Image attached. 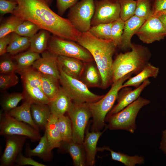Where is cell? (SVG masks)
I'll return each mask as SVG.
<instances>
[{
	"mask_svg": "<svg viewBox=\"0 0 166 166\" xmlns=\"http://www.w3.org/2000/svg\"><path fill=\"white\" fill-rule=\"evenodd\" d=\"M17 6L12 14L23 21H29L52 35L77 42L81 32L68 18L53 11L42 0H17Z\"/></svg>",
	"mask_w": 166,
	"mask_h": 166,
	"instance_id": "1",
	"label": "cell"
},
{
	"mask_svg": "<svg viewBox=\"0 0 166 166\" xmlns=\"http://www.w3.org/2000/svg\"><path fill=\"white\" fill-rule=\"evenodd\" d=\"M77 42L92 56L101 75V88L106 89L112 85L113 57L117 47L113 41L98 38L88 31L81 33Z\"/></svg>",
	"mask_w": 166,
	"mask_h": 166,
	"instance_id": "2",
	"label": "cell"
},
{
	"mask_svg": "<svg viewBox=\"0 0 166 166\" xmlns=\"http://www.w3.org/2000/svg\"><path fill=\"white\" fill-rule=\"evenodd\" d=\"M150 57L146 48L132 44L130 51L120 53L113 60V83L128 74L138 73L149 63Z\"/></svg>",
	"mask_w": 166,
	"mask_h": 166,
	"instance_id": "3",
	"label": "cell"
},
{
	"mask_svg": "<svg viewBox=\"0 0 166 166\" xmlns=\"http://www.w3.org/2000/svg\"><path fill=\"white\" fill-rule=\"evenodd\" d=\"M132 74H128L113 83L108 92L98 101L86 103L93 117L92 131H100L105 127L106 116L113 106L123 84Z\"/></svg>",
	"mask_w": 166,
	"mask_h": 166,
	"instance_id": "4",
	"label": "cell"
},
{
	"mask_svg": "<svg viewBox=\"0 0 166 166\" xmlns=\"http://www.w3.org/2000/svg\"><path fill=\"white\" fill-rule=\"evenodd\" d=\"M150 103L149 100L140 97L136 100L116 113L106 116L110 130H123L131 133L136 128V120L140 109Z\"/></svg>",
	"mask_w": 166,
	"mask_h": 166,
	"instance_id": "5",
	"label": "cell"
},
{
	"mask_svg": "<svg viewBox=\"0 0 166 166\" xmlns=\"http://www.w3.org/2000/svg\"><path fill=\"white\" fill-rule=\"evenodd\" d=\"M75 42L51 35L47 49L57 56L75 58L85 62L94 61L88 51Z\"/></svg>",
	"mask_w": 166,
	"mask_h": 166,
	"instance_id": "6",
	"label": "cell"
},
{
	"mask_svg": "<svg viewBox=\"0 0 166 166\" xmlns=\"http://www.w3.org/2000/svg\"><path fill=\"white\" fill-rule=\"evenodd\" d=\"M59 82L65 91L74 102L82 103L97 101L104 95H100L91 92L80 80L73 77L59 68Z\"/></svg>",
	"mask_w": 166,
	"mask_h": 166,
	"instance_id": "7",
	"label": "cell"
},
{
	"mask_svg": "<svg viewBox=\"0 0 166 166\" xmlns=\"http://www.w3.org/2000/svg\"><path fill=\"white\" fill-rule=\"evenodd\" d=\"M68 19L81 33L89 31L94 11V0H81L69 9Z\"/></svg>",
	"mask_w": 166,
	"mask_h": 166,
	"instance_id": "8",
	"label": "cell"
},
{
	"mask_svg": "<svg viewBox=\"0 0 166 166\" xmlns=\"http://www.w3.org/2000/svg\"><path fill=\"white\" fill-rule=\"evenodd\" d=\"M0 135L24 136L33 142L39 141L41 137L39 131L4 112L0 116Z\"/></svg>",
	"mask_w": 166,
	"mask_h": 166,
	"instance_id": "9",
	"label": "cell"
},
{
	"mask_svg": "<svg viewBox=\"0 0 166 166\" xmlns=\"http://www.w3.org/2000/svg\"><path fill=\"white\" fill-rule=\"evenodd\" d=\"M67 113L72 125V140L82 144L86 128L89 119L92 117L91 112L86 103L73 101Z\"/></svg>",
	"mask_w": 166,
	"mask_h": 166,
	"instance_id": "10",
	"label": "cell"
},
{
	"mask_svg": "<svg viewBox=\"0 0 166 166\" xmlns=\"http://www.w3.org/2000/svg\"><path fill=\"white\" fill-rule=\"evenodd\" d=\"M118 0H94V11L91 26L112 23L120 18Z\"/></svg>",
	"mask_w": 166,
	"mask_h": 166,
	"instance_id": "11",
	"label": "cell"
},
{
	"mask_svg": "<svg viewBox=\"0 0 166 166\" xmlns=\"http://www.w3.org/2000/svg\"><path fill=\"white\" fill-rule=\"evenodd\" d=\"M136 34L143 43L148 44L163 39L166 36V31L158 18L152 15L145 21Z\"/></svg>",
	"mask_w": 166,
	"mask_h": 166,
	"instance_id": "12",
	"label": "cell"
},
{
	"mask_svg": "<svg viewBox=\"0 0 166 166\" xmlns=\"http://www.w3.org/2000/svg\"><path fill=\"white\" fill-rule=\"evenodd\" d=\"M4 136L5 147L0 158V166H13L15 165L18 156L22 152L27 138L24 136L15 135Z\"/></svg>",
	"mask_w": 166,
	"mask_h": 166,
	"instance_id": "13",
	"label": "cell"
},
{
	"mask_svg": "<svg viewBox=\"0 0 166 166\" xmlns=\"http://www.w3.org/2000/svg\"><path fill=\"white\" fill-rule=\"evenodd\" d=\"M32 66L41 73L53 76L59 79L60 72L57 62L58 56L47 49L41 53Z\"/></svg>",
	"mask_w": 166,
	"mask_h": 166,
	"instance_id": "14",
	"label": "cell"
},
{
	"mask_svg": "<svg viewBox=\"0 0 166 166\" xmlns=\"http://www.w3.org/2000/svg\"><path fill=\"white\" fill-rule=\"evenodd\" d=\"M150 84V81L148 79L134 90H128L126 87L123 88V90L121 92L120 91L118 93L117 100V104L113 106L107 116L118 113L135 101L140 97L143 90Z\"/></svg>",
	"mask_w": 166,
	"mask_h": 166,
	"instance_id": "15",
	"label": "cell"
},
{
	"mask_svg": "<svg viewBox=\"0 0 166 166\" xmlns=\"http://www.w3.org/2000/svg\"><path fill=\"white\" fill-rule=\"evenodd\" d=\"M146 20L134 15L125 21L121 43L120 48L122 49H131V39Z\"/></svg>",
	"mask_w": 166,
	"mask_h": 166,
	"instance_id": "16",
	"label": "cell"
},
{
	"mask_svg": "<svg viewBox=\"0 0 166 166\" xmlns=\"http://www.w3.org/2000/svg\"><path fill=\"white\" fill-rule=\"evenodd\" d=\"M59 68L73 77L80 79L83 71L85 62L73 57L58 56Z\"/></svg>",
	"mask_w": 166,
	"mask_h": 166,
	"instance_id": "17",
	"label": "cell"
},
{
	"mask_svg": "<svg viewBox=\"0 0 166 166\" xmlns=\"http://www.w3.org/2000/svg\"><path fill=\"white\" fill-rule=\"evenodd\" d=\"M103 132L101 131H92L89 132L86 130L82 144L85 153L86 165L92 166L94 165L97 151V144Z\"/></svg>",
	"mask_w": 166,
	"mask_h": 166,
	"instance_id": "18",
	"label": "cell"
},
{
	"mask_svg": "<svg viewBox=\"0 0 166 166\" xmlns=\"http://www.w3.org/2000/svg\"><path fill=\"white\" fill-rule=\"evenodd\" d=\"M72 103L71 98L60 86L57 95L48 105L51 114L58 118L67 113Z\"/></svg>",
	"mask_w": 166,
	"mask_h": 166,
	"instance_id": "19",
	"label": "cell"
},
{
	"mask_svg": "<svg viewBox=\"0 0 166 166\" xmlns=\"http://www.w3.org/2000/svg\"><path fill=\"white\" fill-rule=\"evenodd\" d=\"M94 61L85 62V67L79 80L89 88H101L102 78L100 72Z\"/></svg>",
	"mask_w": 166,
	"mask_h": 166,
	"instance_id": "20",
	"label": "cell"
},
{
	"mask_svg": "<svg viewBox=\"0 0 166 166\" xmlns=\"http://www.w3.org/2000/svg\"><path fill=\"white\" fill-rule=\"evenodd\" d=\"M59 148L70 154L74 166L86 165L85 153L82 144L72 140L69 142L62 141Z\"/></svg>",
	"mask_w": 166,
	"mask_h": 166,
	"instance_id": "21",
	"label": "cell"
},
{
	"mask_svg": "<svg viewBox=\"0 0 166 166\" xmlns=\"http://www.w3.org/2000/svg\"><path fill=\"white\" fill-rule=\"evenodd\" d=\"M159 72V68L148 63L140 73L135 76L130 77L124 82L122 88L128 86L137 88L149 77L156 78Z\"/></svg>",
	"mask_w": 166,
	"mask_h": 166,
	"instance_id": "22",
	"label": "cell"
},
{
	"mask_svg": "<svg viewBox=\"0 0 166 166\" xmlns=\"http://www.w3.org/2000/svg\"><path fill=\"white\" fill-rule=\"evenodd\" d=\"M45 133L52 150L60 147L62 140L58 128V118L52 114L45 126Z\"/></svg>",
	"mask_w": 166,
	"mask_h": 166,
	"instance_id": "23",
	"label": "cell"
},
{
	"mask_svg": "<svg viewBox=\"0 0 166 166\" xmlns=\"http://www.w3.org/2000/svg\"><path fill=\"white\" fill-rule=\"evenodd\" d=\"M45 133L41 136L38 144L33 149L30 148L29 144H26V153L28 156H37L46 162L52 159L53 154Z\"/></svg>",
	"mask_w": 166,
	"mask_h": 166,
	"instance_id": "24",
	"label": "cell"
},
{
	"mask_svg": "<svg viewBox=\"0 0 166 166\" xmlns=\"http://www.w3.org/2000/svg\"><path fill=\"white\" fill-rule=\"evenodd\" d=\"M31 111L33 120L39 129L45 130V126L51 114L48 104L32 103Z\"/></svg>",
	"mask_w": 166,
	"mask_h": 166,
	"instance_id": "25",
	"label": "cell"
},
{
	"mask_svg": "<svg viewBox=\"0 0 166 166\" xmlns=\"http://www.w3.org/2000/svg\"><path fill=\"white\" fill-rule=\"evenodd\" d=\"M31 104L30 101L24 100L21 105L16 107L7 113L18 121L27 124L39 131V129L34 123L32 118L31 111Z\"/></svg>",
	"mask_w": 166,
	"mask_h": 166,
	"instance_id": "26",
	"label": "cell"
},
{
	"mask_svg": "<svg viewBox=\"0 0 166 166\" xmlns=\"http://www.w3.org/2000/svg\"><path fill=\"white\" fill-rule=\"evenodd\" d=\"M41 88L46 97L50 101L57 96L60 86L59 80L55 77L41 73Z\"/></svg>",
	"mask_w": 166,
	"mask_h": 166,
	"instance_id": "27",
	"label": "cell"
},
{
	"mask_svg": "<svg viewBox=\"0 0 166 166\" xmlns=\"http://www.w3.org/2000/svg\"><path fill=\"white\" fill-rule=\"evenodd\" d=\"M107 150L110 152L112 160L121 162L126 166H134L136 164L144 163V158L137 155L130 156L123 153L115 152L107 146L97 148V151Z\"/></svg>",
	"mask_w": 166,
	"mask_h": 166,
	"instance_id": "28",
	"label": "cell"
},
{
	"mask_svg": "<svg viewBox=\"0 0 166 166\" xmlns=\"http://www.w3.org/2000/svg\"><path fill=\"white\" fill-rule=\"evenodd\" d=\"M51 33L46 30L41 29L30 38L29 49L32 51L41 53L47 49L48 42Z\"/></svg>",
	"mask_w": 166,
	"mask_h": 166,
	"instance_id": "29",
	"label": "cell"
},
{
	"mask_svg": "<svg viewBox=\"0 0 166 166\" xmlns=\"http://www.w3.org/2000/svg\"><path fill=\"white\" fill-rule=\"evenodd\" d=\"M16 72L20 75L23 85L41 88V73L32 66Z\"/></svg>",
	"mask_w": 166,
	"mask_h": 166,
	"instance_id": "30",
	"label": "cell"
},
{
	"mask_svg": "<svg viewBox=\"0 0 166 166\" xmlns=\"http://www.w3.org/2000/svg\"><path fill=\"white\" fill-rule=\"evenodd\" d=\"M23 85V93L24 100L30 102L32 104H42L49 105L50 101L45 96L41 88Z\"/></svg>",
	"mask_w": 166,
	"mask_h": 166,
	"instance_id": "31",
	"label": "cell"
},
{
	"mask_svg": "<svg viewBox=\"0 0 166 166\" xmlns=\"http://www.w3.org/2000/svg\"><path fill=\"white\" fill-rule=\"evenodd\" d=\"M41 57L40 54L29 49L23 53L13 55L12 58L17 67L16 71L32 66L34 62Z\"/></svg>",
	"mask_w": 166,
	"mask_h": 166,
	"instance_id": "32",
	"label": "cell"
},
{
	"mask_svg": "<svg viewBox=\"0 0 166 166\" xmlns=\"http://www.w3.org/2000/svg\"><path fill=\"white\" fill-rule=\"evenodd\" d=\"M24 99L23 93H15L5 95L1 100L2 109L4 112H8L17 107L19 102Z\"/></svg>",
	"mask_w": 166,
	"mask_h": 166,
	"instance_id": "33",
	"label": "cell"
},
{
	"mask_svg": "<svg viewBox=\"0 0 166 166\" xmlns=\"http://www.w3.org/2000/svg\"><path fill=\"white\" fill-rule=\"evenodd\" d=\"M58 124L62 141L69 142L72 141V127L69 116L64 115L58 118Z\"/></svg>",
	"mask_w": 166,
	"mask_h": 166,
	"instance_id": "34",
	"label": "cell"
},
{
	"mask_svg": "<svg viewBox=\"0 0 166 166\" xmlns=\"http://www.w3.org/2000/svg\"><path fill=\"white\" fill-rule=\"evenodd\" d=\"M23 21L14 15L9 17L0 25V38L14 33L18 26Z\"/></svg>",
	"mask_w": 166,
	"mask_h": 166,
	"instance_id": "35",
	"label": "cell"
},
{
	"mask_svg": "<svg viewBox=\"0 0 166 166\" xmlns=\"http://www.w3.org/2000/svg\"><path fill=\"white\" fill-rule=\"evenodd\" d=\"M118 0L120 7V18L125 21L134 15L136 0Z\"/></svg>",
	"mask_w": 166,
	"mask_h": 166,
	"instance_id": "36",
	"label": "cell"
},
{
	"mask_svg": "<svg viewBox=\"0 0 166 166\" xmlns=\"http://www.w3.org/2000/svg\"><path fill=\"white\" fill-rule=\"evenodd\" d=\"M112 23L91 26L89 32L93 36L101 39L111 40Z\"/></svg>",
	"mask_w": 166,
	"mask_h": 166,
	"instance_id": "37",
	"label": "cell"
},
{
	"mask_svg": "<svg viewBox=\"0 0 166 166\" xmlns=\"http://www.w3.org/2000/svg\"><path fill=\"white\" fill-rule=\"evenodd\" d=\"M125 21L119 18L112 22L111 40L117 47L120 48Z\"/></svg>",
	"mask_w": 166,
	"mask_h": 166,
	"instance_id": "38",
	"label": "cell"
},
{
	"mask_svg": "<svg viewBox=\"0 0 166 166\" xmlns=\"http://www.w3.org/2000/svg\"><path fill=\"white\" fill-rule=\"evenodd\" d=\"M134 15L147 19L152 14V0H137Z\"/></svg>",
	"mask_w": 166,
	"mask_h": 166,
	"instance_id": "39",
	"label": "cell"
},
{
	"mask_svg": "<svg viewBox=\"0 0 166 166\" xmlns=\"http://www.w3.org/2000/svg\"><path fill=\"white\" fill-rule=\"evenodd\" d=\"M39 27L33 22L24 21L18 27L14 33L23 36L31 37L40 30Z\"/></svg>",
	"mask_w": 166,
	"mask_h": 166,
	"instance_id": "40",
	"label": "cell"
},
{
	"mask_svg": "<svg viewBox=\"0 0 166 166\" xmlns=\"http://www.w3.org/2000/svg\"><path fill=\"white\" fill-rule=\"evenodd\" d=\"M15 72L1 74L0 75V90L2 92L13 86L19 82L18 77Z\"/></svg>",
	"mask_w": 166,
	"mask_h": 166,
	"instance_id": "41",
	"label": "cell"
},
{
	"mask_svg": "<svg viewBox=\"0 0 166 166\" xmlns=\"http://www.w3.org/2000/svg\"><path fill=\"white\" fill-rule=\"evenodd\" d=\"M17 69L16 64L12 57L5 56L3 57L0 62V74L15 72Z\"/></svg>",
	"mask_w": 166,
	"mask_h": 166,
	"instance_id": "42",
	"label": "cell"
},
{
	"mask_svg": "<svg viewBox=\"0 0 166 166\" xmlns=\"http://www.w3.org/2000/svg\"><path fill=\"white\" fill-rule=\"evenodd\" d=\"M19 35L15 33H12L11 41L8 45L7 53L14 55L22 52L19 40Z\"/></svg>",
	"mask_w": 166,
	"mask_h": 166,
	"instance_id": "43",
	"label": "cell"
},
{
	"mask_svg": "<svg viewBox=\"0 0 166 166\" xmlns=\"http://www.w3.org/2000/svg\"><path fill=\"white\" fill-rule=\"evenodd\" d=\"M18 3L16 1L9 0H0V13L3 15L8 13L12 14L16 8Z\"/></svg>",
	"mask_w": 166,
	"mask_h": 166,
	"instance_id": "44",
	"label": "cell"
},
{
	"mask_svg": "<svg viewBox=\"0 0 166 166\" xmlns=\"http://www.w3.org/2000/svg\"><path fill=\"white\" fill-rule=\"evenodd\" d=\"M15 164L17 166H23L30 165L33 166H46V165L34 160L31 157H27L24 156L22 152L18 156L16 161Z\"/></svg>",
	"mask_w": 166,
	"mask_h": 166,
	"instance_id": "45",
	"label": "cell"
},
{
	"mask_svg": "<svg viewBox=\"0 0 166 166\" xmlns=\"http://www.w3.org/2000/svg\"><path fill=\"white\" fill-rule=\"evenodd\" d=\"M78 0H56L58 14L63 15L66 10L75 5Z\"/></svg>",
	"mask_w": 166,
	"mask_h": 166,
	"instance_id": "46",
	"label": "cell"
},
{
	"mask_svg": "<svg viewBox=\"0 0 166 166\" xmlns=\"http://www.w3.org/2000/svg\"><path fill=\"white\" fill-rule=\"evenodd\" d=\"M152 15L166 10V0H152Z\"/></svg>",
	"mask_w": 166,
	"mask_h": 166,
	"instance_id": "47",
	"label": "cell"
},
{
	"mask_svg": "<svg viewBox=\"0 0 166 166\" xmlns=\"http://www.w3.org/2000/svg\"><path fill=\"white\" fill-rule=\"evenodd\" d=\"M12 33L0 38V55L2 56L7 53V47L11 38Z\"/></svg>",
	"mask_w": 166,
	"mask_h": 166,
	"instance_id": "48",
	"label": "cell"
},
{
	"mask_svg": "<svg viewBox=\"0 0 166 166\" xmlns=\"http://www.w3.org/2000/svg\"><path fill=\"white\" fill-rule=\"evenodd\" d=\"M19 40L22 51L25 50L28 48L29 49L30 45V37L19 35Z\"/></svg>",
	"mask_w": 166,
	"mask_h": 166,
	"instance_id": "49",
	"label": "cell"
},
{
	"mask_svg": "<svg viewBox=\"0 0 166 166\" xmlns=\"http://www.w3.org/2000/svg\"><path fill=\"white\" fill-rule=\"evenodd\" d=\"M160 148L164 152L166 156V129L162 132L161 141Z\"/></svg>",
	"mask_w": 166,
	"mask_h": 166,
	"instance_id": "50",
	"label": "cell"
},
{
	"mask_svg": "<svg viewBox=\"0 0 166 166\" xmlns=\"http://www.w3.org/2000/svg\"><path fill=\"white\" fill-rule=\"evenodd\" d=\"M154 16H156L158 18L166 31V14H158Z\"/></svg>",
	"mask_w": 166,
	"mask_h": 166,
	"instance_id": "51",
	"label": "cell"
},
{
	"mask_svg": "<svg viewBox=\"0 0 166 166\" xmlns=\"http://www.w3.org/2000/svg\"><path fill=\"white\" fill-rule=\"evenodd\" d=\"M46 3L49 6L51 5L53 0H42Z\"/></svg>",
	"mask_w": 166,
	"mask_h": 166,
	"instance_id": "52",
	"label": "cell"
},
{
	"mask_svg": "<svg viewBox=\"0 0 166 166\" xmlns=\"http://www.w3.org/2000/svg\"><path fill=\"white\" fill-rule=\"evenodd\" d=\"M158 14H166V10L160 12L158 13H156V14H155L154 15H155Z\"/></svg>",
	"mask_w": 166,
	"mask_h": 166,
	"instance_id": "53",
	"label": "cell"
},
{
	"mask_svg": "<svg viewBox=\"0 0 166 166\" xmlns=\"http://www.w3.org/2000/svg\"><path fill=\"white\" fill-rule=\"evenodd\" d=\"M9 0L14 1H17V0Z\"/></svg>",
	"mask_w": 166,
	"mask_h": 166,
	"instance_id": "54",
	"label": "cell"
}]
</instances>
